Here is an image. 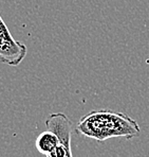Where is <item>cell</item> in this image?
Returning <instances> with one entry per match:
<instances>
[{
	"instance_id": "1",
	"label": "cell",
	"mask_w": 149,
	"mask_h": 157,
	"mask_svg": "<svg viewBox=\"0 0 149 157\" xmlns=\"http://www.w3.org/2000/svg\"><path fill=\"white\" fill-rule=\"evenodd\" d=\"M76 131L96 141L111 138L132 139L140 136L141 126L130 116L111 109L91 110L79 119Z\"/></svg>"
},
{
	"instance_id": "3",
	"label": "cell",
	"mask_w": 149,
	"mask_h": 157,
	"mask_svg": "<svg viewBox=\"0 0 149 157\" xmlns=\"http://www.w3.org/2000/svg\"><path fill=\"white\" fill-rule=\"evenodd\" d=\"M60 144L58 136L54 132L47 130L39 134L35 141V147L40 154L47 156L50 152H52L57 145Z\"/></svg>"
},
{
	"instance_id": "2",
	"label": "cell",
	"mask_w": 149,
	"mask_h": 157,
	"mask_svg": "<svg viewBox=\"0 0 149 157\" xmlns=\"http://www.w3.org/2000/svg\"><path fill=\"white\" fill-rule=\"evenodd\" d=\"M27 48L16 40L0 16V62L9 66H18L27 56Z\"/></svg>"
},
{
	"instance_id": "4",
	"label": "cell",
	"mask_w": 149,
	"mask_h": 157,
	"mask_svg": "<svg viewBox=\"0 0 149 157\" xmlns=\"http://www.w3.org/2000/svg\"><path fill=\"white\" fill-rule=\"evenodd\" d=\"M66 157H73V155H72V149H70L68 151V154H67V156Z\"/></svg>"
}]
</instances>
